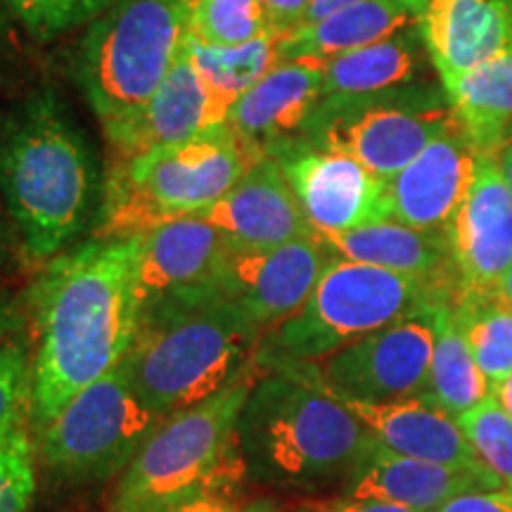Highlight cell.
I'll return each instance as SVG.
<instances>
[{
    "label": "cell",
    "instance_id": "6da1fadb",
    "mask_svg": "<svg viewBox=\"0 0 512 512\" xmlns=\"http://www.w3.org/2000/svg\"><path fill=\"white\" fill-rule=\"evenodd\" d=\"M140 238H91L43 264L24 306L34 320L31 427L112 373L136 342Z\"/></svg>",
    "mask_w": 512,
    "mask_h": 512
},
{
    "label": "cell",
    "instance_id": "7a4b0ae2",
    "mask_svg": "<svg viewBox=\"0 0 512 512\" xmlns=\"http://www.w3.org/2000/svg\"><path fill=\"white\" fill-rule=\"evenodd\" d=\"M0 195L31 264H48L100 207V171L81 126L43 86L0 117Z\"/></svg>",
    "mask_w": 512,
    "mask_h": 512
},
{
    "label": "cell",
    "instance_id": "3957f363",
    "mask_svg": "<svg viewBox=\"0 0 512 512\" xmlns=\"http://www.w3.org/2000/svg\"><path fill=\"white\" fill-rule=\"evenodd\" d=\"M261 335L216 287L164 294L140 304L136 342L121 368L140 399L166 418L256 373Z\"/></svg>",
    "mask_w": 512,
    "mask_h": 512
},
{
    "label": "cell",
    "instance_id": "277c9868",
    "mask_svg": "<svg viewBox=\"0 0 512 512\" xmlns=\"http://www.w3.org/2000/svg\"><path fill=\"white\" fill-rule=\"evenodd\" d=\"M373 441L347 403L290 370L256 375L238 418L245 475L266 486H313L351 472Z\"/></svg>",
    "mask_w": 512,
    "mask_h": 512
},
{
    "label": "cell",
    "instance_id": "5b68a950",
    "mask_svg": "<svg viewBox=\"0 0 512 512\" xmlns=\"http://www.w3.org/2000/svg\"><path fill=\"white\" fill-rule=\"evenodd\" d=\"M261 159L223 121L185 143L107 162L93 238H131L202 214Z\"/></svg>",
    "mask_w": 512,
    "mask_h": 512
},
{
    "label": "cell",
    "instance_id": "8992f818",
    "mask_svg": "<svg viewBox=\"0 0 512 512\" xmlns=\"http://www.w3.org/2000/svg\"><path fill=\"white\" fill-rule=\"evenodd\" d=\"M456 297L451 285L335 256L302 309L261 335L256 368L268 373L318 363L370 332Z\"/></svg>",
    "mask_w": 512,
    "mask_h": 512
},
{
    "label": "cell",
    "instance_id": "52a82bcc",
    "mask_svg": "<svg viewBox=\"0 0 512 512\" xmlns=\"http://www.w3.org/2000/svg\"><path fill=\"white\" fill-rule=\"evenodd\" d=\"M256 373L159 422L114 491L112 512H171L202 496H228L245 477L238 418Z\"/></svg>",
    "mask_w": 512,
    "mask_h": 512
},
{
    "label": "cell",
    "instance_id": "ba28073f",
    "mask_svg": "<svg viewBox=\"0 0 512 512\" xmlns=\"http://www.w3.org/2000/svg\"><path fill=\"white\" fill-rule=\"evenodd\" d=\"M183 0H114L88 24L72 55V76L102 128L150 102L181 55Z\"/></svg>",
    "mask_w": 512,
    "mask_h": 512
},
{
    "label": "cell",
    "instance_id": "9c48e42d",
    "mask_svg": "<svg viewBox=\"0 0 512 512\" xmlns=\"http://www.w3.org/2000/svg\"><path fill=\"white\" fill-rule=\"evenodd\" d=\"M460 117L441 81H418L380 93L323 98L304 140L342 152L389 181L453 128Z\"/></svg>",
    "mask_w": 512,
    "mask_h": 512
},
{
    "label": "cell",
    "instance_id": "30bf717a",
    "mask_svg": "<svg viewBox=\"0 0 512 512\" xmlns=\"http://www.w3.org/2000/svg\"><path fill=\"white\" fill-rule=\"evenodd\" d=\"M162 420L136 394L119 363L34 430L36 465L67 486L107 482L124 475Z\"/></svg>",
    "mask_w": 512,
    "mask_h": 512
},
{
    "label": "cell",
    "instance_id": "8fae6325",
    "mask_svg": "<svg viewBox=\"0 0 512 512\" xmlns=\"http://www.w3.org/2000/svg\"><path fill=\"white\" fill-rule=\"evenodd\" d=\"M434 306L396 320L309 366L287 368L344 403H389L427 394Z\"/></svg>",
    "mask_w": 512,
    "mask_h": 512
},
{
    "label": "cell",
    "instance_id": "7c38bea8",
    "mask_svg": "<svg viewBox=\"0 0 512 512\" xmlns=\"http://www.w3.org/2000/svg\"><path fill=\"white\" fill-rule=\"evenodd\" d=\"M332 259L318 235L271 249L233 247L214 287L266 332L302 309Z\"/></svg>",
    "mask_w": 512,
    "mask_h": 512
},
{
    "label": "cell",
    "instance_id": "4fadbf2b",
    "mask_svg": "<svg viewBox=\"0 0 512 512\" xmlns=\"http://www.w3.org/2000/svg\"><path fill=\"white\" fill-rule=\"evenodd\" d=\"M273 157L283 166L316 233H344L389 219L387 181L370 174L354 157L323 150L304 138Z\"/></svg>",
    "mask_w": 512,
    "mask_h": 512
},
{
    "label": "cell",
    "instance_id": "5bb4252c",
    "mask_svg": "<svg viewBox=\"0 0 512 512\" xmlns=\"http://www.w3.org/2000/svg\"><path fill=\"white\" fill-rule=\"evenodd\" d=\"M458 297L494 294L512 266V190L505 183L498 155L479 162L465 202L448 223Z\"/></svg>",
    "mask_w": 512,
    "mask_h": 512
},
{
    "label": "cell",
    "instance_id": "9a60e30c",
    "mask_svg": "<svg viewBox=\"0 0 512 512\" xmlns=\"http://www.w3.org/2000/svg\"><path fill=\"white\" fill-rule=\"evenodd\" d=\"M233 102L223 100L204 83L190 55H181L150 102L131 119L102 128L110 162H128L159 147H171L200 136L228 119Z\"/></svg>",
    "mask_w": 512,
    "mask_h": 512
},
{
    "label": "cell",
    "instance_id": "2e32d148",
    "mask_svg": "<svg viewBox=\"0 0 512 512\" xmlns=\"http://www.w3.org/2000/svg\"><path fill=\"white\" fill-rule=\"evenodd\" d=\"M484 155L463 126L432 140L406 169L387 181L389 219L446 233L472 188Z\"/></svg>",
    "mask_w": 512,
    "mask_h": 512
},
{
    "label": "cell",
    "instance_id": "e0dca14e",
    "mask_svg": "<svg viewBox=\"0 0 512 512\" xmlns=\"http://www.w3.org/2000/svg\"><path fill=\"white\" fill-rule=\"evenodd\" d=\"M197 216L242 249H271L318 235L275 157L256 162L219 202Z\"/></svg>",
    "mask_w": 512,
    "mask_h": 512
},
{
    "label": "cell",
    "instance_id": "ac0fdd59",
    "mask_svg": "<svg viewBox=\"0 0 512 512\" xmlns=\"http://www.w3.org/2000/svg\"><path fill=\"white\" fill-rule=\"evenodd\" d=\"M320 100L323 62L285 60L233 102L226 121L259 155L273 157L304 138Z\"/></svg>",
    "mask_w": 512,
    "mask_h": 512
},
{
    "label": "cell",
    "instance_id": "d6986e66",
    "mask_svg": "<svg viewBox=\"0 0 512 512\" xmlns=\"http://www.w3.org/2000/svg\"><path fill=\"white\" fill-rule=\"evenodd\" d=\"M415 24L446 91L512 48V0H427Z\"/></svg>",
    "mask_w": 512,
    "mask_h": 512
},
{
    "label": "cell",
    "instance_id": "ffe728a7",
    "mask_svg": "<svg viewBox=\"0 0 512 512\" xmlns=\"http://www.w3.org/2000/svg\"><path fill=\"white\" fill-rule=\"evenodd\" d=\"M136 285L140 304L164 294L214 287L233 242L200 216H188L138 235Z\"/></svg>",
    "mask_w": 512,
    "mask_h": 512
},
{
    "label": "cell",
    "instance_id": "44dd1931",
    "mask_svg": "<svg viewBox=\"0 0 512 512\" xmlns=\"http://www.w3.org/2000/svg\"><path fill=\"white\" fill-rule=\"evenodd\" d=\"M465 491H508L498 477L408 458L373 441L351 470L347 498H377L415 512H437Z\"/></svg>",
    "mask_w": 512,
    "mask_h": 512
},
{
    "label": "cell",
    "instance_id": "7402d4cb",
    "mask_svg": "<svg viewBox=\"0 0 512 512\" xmlns=\"http://www.w3.org/2000/svg\"><path fill=\"white\" fill-rule=\"evenodd\" d=\"M368 427L377 444L408 458L460 467L484 477H496L467 441L463 427L430 396L389 403H347Z\"/></svg>",
    "mask_w": 512,
    "mask_h": 512
},
{
    "label": "cell",
    "instance_id": "603a6c76",
    "mask_svg": "<svg viewBox=\"0 0 512 512\" xmlns=\"http://www.w3.org/2000/svg\"><path fill=\"white\" fill-rule=\"evenodd\" d=\"M318 238L339 259L413 275L458 290V275L446 233L382 219L344 233H318Z\"/></svg>",
    "mask_w": 512,
    "mask_h": 512
},
{
    "label": "cell",
    "instance_id": "cb8c5ba5",
    "mask_svg": "<svg viewBox=\"0 0 512 512\" xmlns=\"http://www.w3.org/2000/svg\"><path fill=\"white\" fill-rule=\"evenodd\" d=\"M432 60L418 24L323 62V98L380 93L430 79ZM434 69V67H432Z\"/></svg>",
    "mask_w": 512,
    "mask_h": 512
},
{
    "label": "cell",
    "instance_id": "d4e9b609",
    "mask_svg": "<svg viewBox=\"0 0 512 512\" xmlns=\"http://www.w3.org/2000/svg\"><path fill=\"white\" fill-rule=\"evenodd\" d=\"M411 24H415V12L399 0H363V3L349 5L328 17H320L316 22H306L287 34H280L278 57L280 62H325L382 41Z\"/></svg>",
    "mask_w": 512,
    "mask_h": 512
},
{
    "label": "cell",
    "instance_id": "484cf974",
    "mask_svg": "<svg viewBox=\"0 0 512 512\" xmlns=\"http://www.w3.org/2000/svg\"><path fill=\"white\" fill-rule=\"evenodd\" d=\"M432 316L434 349L425 396L458 420L489 399L491 387L460 330L453 302L437 304Z\"/></svg>",
    "mask_w": 512,
    "mask_h": 512
},
{
    "label": "cell",
    "instance_id": "4316f807",
    "mask_svg": "<svg viewBox=\"0 0 512 512\" xmlns=\"http://www.w3.org/2000/svg\"><path fill=\"white\" fill-rule=\"evenodd\" d=\"M460 124L489 155L512 140V48L448 88Z\"/></svg>",
    "mask_w": 512,
    "mask_h": 512
},
{
    "label": "cell",
    "instance_id": "83f0119b",
    "mask_svg": "<svg viewBox=\"0 0 512 512\" xmlns=\"http://www.w3.org/2000/svg\"><path fill=\"white\" fill-rule=\"evenodd\" d=\"M453 313L494 394L512 375V306L496 294H463L453 302Z\"/></svg>",
    "mask_w": 512,
    "mask_h": 512
},
{
    "label": "cell",
    "instance_id": "f1b7e54d",
    "mask_svg": "<svg viewBox=\"0 0 512 512\" xmlns=\"http://www.w3.org/2000/svg\"><path fill=\"white\" fill-rule=\"evenodd\" d=\"M278 38L280 34H271L242 46H209L188 34L185 53L211 91L223 100L235 102L280 62Z\"/></svg>",
    "mask_w": 512,
    "mask_h": 512
},
{
    "label": "cell",
    "instance_id": "f546056e",
    "mask_svg": "<svg viewBox=\"0 0 512 512\" xmlns=\"http://www.w3.org/2000/svg\"><path fill=\"white\" fill-rule=\"evenodd\" d=\"M188 34L209 46H242L278 34L261 0H183Z\"/></svg>",
    "mask_w": 512,
    "mask_h": 512
},
{
    "label": "cell",
    "instance_id": "4dcf8cb0",
    "mask_svg": "<svg viewBox=\"0 0 512 512\" xmlns=\"http://www.w3.org/2000/svg\"><path fill=\"white\" fill-rule=\"evenodd\" d=\"M36 494V448L31 413L0 434V512H29Z\"/></svg>",
    "mask_w": 512,
    "mask_h": 512
},
{
    "label": "cell",
    "instance_id": "1f68e13d",
    "mask_svg": "<svg viewBox=\"0 0 512 512\" xmlns=\"http://www.w3.org/2000/svg\"><path fill=\"white\" fill-rule=\"evenodd\" d=\"M0 3L34 41L50 43L83 24H91L114 0H0Z\"/></svg>",
    "mask_w": 512,
    "mask_h": 512
},
{
    "label": "cell",
    "instance_id": "d6a6232c",
    "mask_svg": "<svg viewBox=\"0 0 512 512\" xmlns=\"http://www.w3.org/2000/svg\"><path fill=\"white\" fill-rule=\"evenodd\" d=\"M467 441L512 494V418L494 394L463 418H458Z\"/></svg>",
    "mask_w": 512,
    "mask_h": 512
},
{
    "label": "cell",
    "instance_id": "836d02e7",
    "mask_svg": "<svg viewBox=\"0 0 512 512\" xmlns=\"http://www.w3.org/2000/svg\"><path fill=\"white\" fill-rule=\"evenodd\" d=\"M34 349L19 335L0 344V434L22 415L31 413Z\"/></svg>",
    "mask_w": 512,
    "mask_h": 512
},
{
    "label": "cell",
    "instance_id": "e575fe53",
    "mask_svg": "<svg viewBox=\"0 0 512 512\" xmlns=\"http://www.w3.org/2000/svg\"><path fill=\"white\" fill-rule=\"evenodd\" d=\"M437 512H512L508 491H465L453 496Z\"/></svg>",
    "mask_w": 512,
    "mask_h": 512
},
{
    "label": "cell",
    "instance_id": "d590c367",
    "mask_svg": "<svg viewBox=\"0 0 512 512\" xmlns=\"http://www.w3.org/2000/svg\"><path fill=\"white\" fill-rule=\"evenodd\" d=\"M261 3H264L278 34H287V31L302 27L306 12L311 8V0H261Z\"/></svg>",
    "mask_w": 512,
    "mask_h": 512
},
{
    "label": "cell",
    "instance_id": "8d00e7d4",
    "mask_svg": "<svg viewBox=\"0 0 512 512\" xmlns=\"http://www.w3.org/2000/svg\"><path fill=\"white\" fill-rule=\"evenodd\" d=\"M24 325V304L8 292H0V344L19 335Z\"/></svg>",
    "mask_w": 512,
    "mask_h": 512
},
{
    "label": "cell",
    "instance_id": "74e56055",
    "mask_svg": "<svg viewBox=\"0 0 512 512\" xmlns=\"http://www.w3.org/2000/svg\"><path fill=\"white\" fill-rule=\"evenodd\" d=\"M330 512H415L406 505L377 501V498H342V501L328 505Z\"/></svg>",
    "mask_w": 512,
    "mask_h": 512
},
{
    "label": "cell",
    "instance_id": "f35d334b",
    "mask_svg": "<svg viewBox=\"0 0 512 512\" xmlns=\"http://www.w3.org/2000/svg\"><path fill=\"white\" fill-rule=\"evenodd\" d=\"M171 512H238L228 496H202L178 505Z\"/></svg>",
    "mask_w": 512,
    "mask_h": 512
},
{
    "label": "cell",
    "instance_id": "ab89813d",
    "mask_svg": "<svg viewBox=\"0 0 512 512\" xmlns=\"http://www.w3.org/2000/svg\"><path fill=\"white\" fill-rule=\"evenodd\" d=\"M356 3H363V0H311V8L306 12V22H316L320 17H328L332 12L342 10V8H349V5H356Z\"/></svg>",
    "mask_w": 512,
    "mask_h": 512
},
{
    "label": "cell",
    "instance_id": "60d3db41",
    "mask_svg": "<svg viewBox=\"0 0 512 512\" xmlns=\"http://www.w3.org/2000/svg\"><path fill=\"white\" fill-rule=\"evenodd\" d=\"M498 164H501L505 183H508V188L512 190V140L503 147L501 152H498Z\"/></svg>",
    "mask_w": 512,
    "mask_h": 512
},
{
    "label": "cell",
    "instance_id": "b9f144b4",
    "mask_svg": "<svg viewBox=\"0 0 512 512\" xmlns=\"http://www.w3.org/2000/svg\"><path fill=\"white\" fill-rule=\"evenodd\" d=\"M494 396H496L498 403H501V406L505 408V411H508V415L512 418V375L501 384V387L496 389Z\"/></svg>",
    "mask_w": 512,
    "mask_h": 512
},
{
    "label": "cell",
    "instance_id": "7bdbcfd3",
    "mask_svg": "<svg viewBox=\"0 0 512 512\" xmlns=\"http://www.w3.org/2000/svg\"><path fill=\"white\" fill-rule=\"evenodd\" d=\"M494 294H496L498 299H501V302L512 306V266L508 268V273L503 275V280H501V283H498Z\"/></svg>",
    "mask_w": 512,
    "mask_h": 512
},
{
    "label": "cell",
    "instance_id": "ee69618b",
    "mask_svg": "<svg viewBox=\"0 0 512 512\" xmlns=\"http://www.w3.org/2000/svg\"><path fill=\"white\" fill-rule=\"evenodd\" d=\"M238 512H278V508H275L271 501H266V498H259V501L247 503L245 508H240Z\"/></svg>",
    "mask_w": 512,
    "mask_h": 512
},
{
    "label": "cell",
    "instance_id": "f6af8a7d",
    "mask_svg": "<svg viewBox=\"0 0 512 512\" xmlns=\"http://www.w3.org/2000/svg\"><path fill=\"white\" fill-rule=\"evenodd\" d=\"M399 3H403V5H406L408 10H411V12H415V15H418V10L422 8V5L427 3V0H399Z\"/></svg>",
    "mask_w": 512,
    "mask_h": 512
},
{
    "label": "cell",
    "instance_id": "bcb514c9",
    "mask_svg": "<svg viewBox=\"0 0 512 512\" xmlns=\"http://www.w3.org/2000/svg\"><path fill=\"white\" fill-rule=\"evenodd\" d=\"M5 29H8V22H5V12H3V3H0V36L5 34Z\"/></svg>",
    "mask_w": 512,
    "mask_h": 512
},
{
    "label": "cell",
    "instance_id": "7dc6e473",
    "mask_svg": "<svg viewBox=\"0 0 512 512\" xmlns=\"http://www.w3.org/2000/svg\"><path fill=\"white\" fill-rule=\"evenodd\" d=\"M294 512H330L328 508H299V510H294Z\"/></svg>",
    "mask_w": 512,
    "mask_h": 512
},
{
    "label": "cell",
    "instance_id": "c3c4849f",
    "mask_svg": "<svg viewBox=\"0 0 512 512\" xmlns=\"http://www.w3.org/2000/svg\"><path fill=\"white\" fill-rule=\"evenodd\" d=\"M0 245H3V223H0Z\"/></svg>",
    "mask_w": 512,
    "mask_h": 512
}]
</instances>
